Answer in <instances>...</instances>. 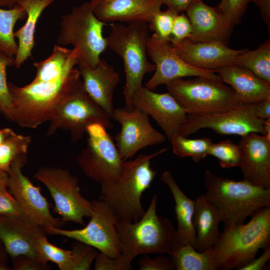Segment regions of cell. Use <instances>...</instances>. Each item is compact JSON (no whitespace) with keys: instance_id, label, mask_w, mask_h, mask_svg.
I'll list each match as a JSON object with an SVG mask.
<instances>
[{"instance_id":"obj_9","label":"cell","mask_w":270,"mask_h":270,"mask_svg":"<svg viewBox=\"0 0 270 270\" xmlns=\"http://www.w3.org/2000/svg\"><path fill=\"white\" fill-rule=\"evenodd\" d=\"M46 133L50 136L58 130L68 131L71 141L76 142L86 134L88 127L99 124L107 129L112 128L111 118L88 94L82 78L60 104L52 118Z\"/></svg>"},{"instance_id":"obj_35","label":"cell","mask_w":270,"mask_h":270,"mask_svg":"<svg viewBox=\"0 0 270 270\" xmlns=\"http://www.w3.org/2000/svg\"><path fill=\"white\" fill-rule=\"evenodd\" d=\"M208 155L216 158L220 166L223 168L239 167L240 152L238 144L226 140L218 143H212Z\"/></svg>"},{"instance_id":"obj_7","label":"cell","mask_w":270,"mask_h":270,"mask_svg":"<svg viewBox=\"0 0 270 270\" xmlns=\"http://www.w3.org/2000/svg\"><path fill=\"white\" fill-rule=\"evenodd\" d=\"M56 44H71L78 52V65L94 66L100 54L108 48L104 28L110 25L99 20L94 14L90 2L74 6L62 16Z\"/></svg>"},{"instance_id":"obj_46","label":"cell","mask_w":270,"mask_h":270,"mask_svg":"<svg viewBox=\"0 0 270 270\" xmlns=\"http://www.w3.org/2000/svg\"><path fill=\"white\" fill-rule=\"evenodd\" d=\"M196 0H162V4L168 6V8L176 14L186 11Z\"/></svg>"},{"instance_id":"obj_23","label":"cell","mask_w":270,"mask_h":270,"mask_svg":"<svg viewBox=\"0 0 270 270\" xmlns=\"http://www.w3.org/2000/svg\"><path fill=\"white\" fill-rule=\"evenodd\" d=\"M78 66L86 92L112 119L114 108L113 96L120 81V74L101 58L94 66L82 64Z\"/></svg>"},{"instance_id":"obj_31","label":"cell","mask_w":270,"mask_h":270,"mask_svg":"<svg viewBox=\"0 0 270 270\" xmlns=\"http://www.w3.org/2000/svg\"><path fill=\"white\" fill-rule=\"evenodd\" d=\"M26 14L18 5L9 9L0 7V53L9 57L15 56L18 50L14 28L19 20H24Z\"/></svg>"},{"instance_id":"obj_26","label":"cell","mask_w":270,"mask_h":270,"mask_svg":"<svg viewBox=\"0 0 270 270\" xmlns=\"http://www.w3.org/2000/svg\"><path fill=\"white\" fill-rule=\"evenodd\" d=\"M160 178L169 188L174 198L178 242L179 244H190L196 248V232L192 222L195 200L188 198L182 190L170 171H164Z\"/></svg>"},{"instance_id":"obj_3","label":"cell","mask_w":270,"mask_h":270,"mask_svg":"<svg viewBox=\"0 0 270 270\" xmlns=\"http://www.w3.org/2000/svg\"><path fill=\"white\" fill-rule=\"evenodd\" d=\"M251 216L246 224L224 228L213 246L216 270H240L256 258L260 249L270 247V207Z\"/></svg>"},{"instance_id":"obj_51","label":"cell","mask_w":270,"mask_h":270,"mask_svg":"<svg viewBox=\"0 0 270 270\" xmlns=\"http://www.w3.org/2000/svg\"><path fill=\"white\" fill-rule=\"evenodd\" d=\"M20 0H0V7L12 8L16 5Z\"/></svg>"},{"instance_id":"obj_4","label":"cell","mask_w":270,"mask_h":270,"mask_svg":"<svg viewBox=\"0 0 270 270\" xmlns=\"http://www.w3.org/2000/svg\"><path fill=\"white\" fill-rule=\"evenodd\" d=\"M205 197L222 213L224 228L244 223L257 210L270 207V188L243 180L222 177L207 170L204 172Z\"/></svg>"},{"instance_id":"obj_1","label":"cell","mask_w":270,"mask_h":270,"mask_svg":"<svg viewBox=\"0 0 270 270\" xmlns=\"http://www.w3.org/2000/svg\"><path fill=\"white\" fill-rule=\"evenodd\" d=\"M81 79L74 67L54 80L31 82L24 86L8 82L12 98L14 122L22 128H35L49 122L57 108Z\"/></svg>"},{"instance_id":"obj_50","label":"cell","mask_w":270,"mask_h":270,"mask_svg":"<svg viewBox=\"0 0 270 270\" xmlns=\"http://www.w3.org/2000/svg\"><path fill=\"white\" fill-rule=\"evenodd\" d=\"M14 132L12 129L8 128L0 129V144Z\"/></svg>"},{"instance_id":"obj_2","label":"cell","mask_w":270,"mask_h":270,"mask_svg":"<svg viewBox=\"0 0 270 270\" xmlns=\"http://www.w3.org/2000/svg\"><path fill=\"white\" fill-rule=\"evenodd\" d=\"M164 148L155 152L141 154L125 160L118 179L110 184H101L100 199L106 202L118 219L134 222L145 211L141 203L142 194L150 186L157 172L151 167V160L166 152Z\"/></svg>"},{"instance_id":"obj_28","label":"cell","mask_w":270,"mask_h":270,"mask_svg":"<svg viewBox=\"0 0 270 270\" xmlns=\"http://www.w3.org/2000/svg\"><path fill=\"white\" fill-rule=\"evenodd\" d=\"M78 52L55 44L51 54L46 59L36 62V75L32 81L40 82L56 79L68 73L77 66Z\"/></svg>"},{"instance_id":"obj_25","label":"cell","mask_w":270,"mask_h":270,"mask_svg":"<svg viewBox=\"0 0 270 270\" xmlns=\"http://www.w3.org/2000/svg\"><path fill=\"white\" fill-rule=\"evenodd\" d=\"M195 202L192 222L196 232V249L203 252L218 240L221 234L218 226L224 218L219 210L204 194L198 196Z\"/></svg>"},{"instance_id":"obj_6","label":"cell","mask_w":270,"mask_h":270,"mask_svg":"<svg viewBox=\"0 0 270 270\" xmlns=\"http://www.w3.org/2000/svg\"><path fill=\"white\" fill-rule=\"evenodd\" d=\"M110 26L108 48L123 60L126 75L123 94L126 106H132L133 94L143 86L144 76L155 70L154 64L147 58L148 23L136 22L126 26L114 22Z\"/></svg>"},{"instance_id":"obj_5","label":"cell","mask_w":270,"mask_h":270,"mask_svg":"<svg viewBox=\"0 0 270 270\" xmlns=\"http://www.w3.org/2000/svg\"><path fill=\"white\" fill-rule=\"evenodd\" d=\"M158 197L154 194L142 216L134 222L118 219L116 227L122 244V255L130 260L140 254L170 256L178 244L172 220L156 212Z\"/></svg>"},{"instance_id":"obj_48","label":"cell","mask_w":270,"mask_h":270,"mask_svg":"<svg viewBox=\"0 0 270 270\" xmlns=\"http://www.w3.org/2000/svg\"><path fill=\"white\" fill-rule=\"evenodd\" d=\"M254 112L260 118L266 120L270 118V98L256 103Z\"/></svg>"},{"instance_id":"obj_32","label":"cell","mask_w":270,"mask_h":270,"mask_svg":"<svg viewBox=\"0 0 270 270\" xmlns=\"http://www.w3.org/2000/svg\"><path fill=\"white\" fill-rule=\"evenodd\" d=\"M170 141L176 156L181 158L190 157L196 162H200L208 155L212 143L208 138L190 139L180 134L173 136Z\"/></svg>"},{"instance_id":"obj_34","label":"cell","mask_w":270,"mask_h":270,"mask_svg":"<svg viewBox=\"0 0 270 270\" xmlns=\"http://www.w3.org/2000/svg\"><path fill=\"white\" fill-rule=\"evenodd\" d=\"M38 259L47 264L50 261L57 264L60 270H72L73 254L72 250L61 248L49 242L46 234L42 235L37 242Z\"/></svg>"},{"instance_id":"obj_43","label":"cell","mask_w":270,"mask_h":270,"mask_svg":"<svg viewBox=\"0 0 270 270\" xmlns=\"http://www.w3.org/2000/svg\"><path fill=\"white\" fill-rule=\"evenodd\" d=\"M192 30L188 17L184 14H177L174 22L170 42L173 43L190 38Z\"/></svg>"},{"instance_id":"obj_36","label":"cell","mask_w":270,"mask_h":270,"mask_svg":"<svg viewBox=\"0 0 270 270\" xmlns=\"http://www.w3.org/2000/svg\"><path fill=\"white\" fill-rule=\"evenodd\" d=\"M14 57L0 53V114L14 122L12 98L7 81L6 70L14 66Z\"/></svg>"},{"instance_id":"obj_45","label":"cell","mask_w":270,"mask_h":270,"mask_svg":"<svg viewBox=\"0 0 270 270\" xmlns=\"http://www.w3.org/2000/svg\"><path fill=\"white\" fill-rule=\"evenodd\" d=\"M270 258V247L264 250L263 253L248 264L240 268V270H262Z\"/></svg>"},{"instance_id":"obj_40","label":"cell","mask_w":270,"mask_h":270,"mask_svg":"<svg viewBox=\"0 0 270 270\" xmlns=\"http://www.w3.org/2000/svg\"><path fill=\"white\" fill-rule=\"evenodd\" d=\"M248 3V0H222L216 7L234 26L240 22Z\"/></svg>"},{"instance_id":"obj_30","label":"cell","mask_w":270,"mask_h":270,"mask_svg":"<svg viewBox=\"0 0 270 270\" xmlns=\"http://www.w3.org/2000/svg\"><path fill=\"white\" fill-rule=\"evenodd\" d=\"M232 64L245 68L270 82V40H266L256 50H246L236 56Z\"/></svg>"},{"instance_id":"obj_19","label":"cell","mask_w":270,"mask_h":270,"mask_svg":"<svg viewBox=\"0 0 270 270\" xmlns=\"http://www.w3.org/2000/svg\"><path fill=\"white\" fill-rule=\"evenodd\" d=\"M171 44L176 54L190 66L215 72L220 68L232 64L236 56L247 50H234L222 42H194L190 38Z\"/></svg>"},{"instance_id":"obj_8","label":"cell","mask_w":270,"mask_h":270,"mask_svg":"<svg viewBox=\"0 0 270 270\" xmlns=\"http://www.w3.org/2000/svg\"><path fill=\"white\" fill-rule=\"evenodd\" d=\"M165 85L188 114H212L243 104L233 90L220 80L196 76L176 79Z\"/></svg>"},{"instance_id":"obj_10","label":"cell","mask_w":270,"mask_h":270,"mask_svg":"<svg viewBox=\"0 0 270 270\" xmlns=\"http://www.w3.org/2000/svg\"><path fill=\"white\" fill-rule=\"evenodd\" d=\"M86 144L77 156V163L85 176L101 184L116 182L124 160L112 138L102 125L94 124L86 130Z\"/></svg>"},{"instance_id":"obj_24","label":"cell","mask_w":270,"mask_h":270,"mask_svg":"<svg viewBox=\"0 0 270 270\" xmlns=\"http://www.w3.org/2000/svg\"><path fill=\"white\" fill-rule=\"evenodd\" d=\"M216 72L223 82L231 86L242 104H256L270 98V82L245 68L228 64Z\"/></svg>"},{"instance_id":"obj_17","label":"cell","mask_w":270,"mask_h":270,"mask_svg":"<svg viewBox=\"0 0 270 270\" xmlns=\"http://www.w3.org/2000/svg\"><path fill=\"white\" fill-rule=\"evenodd\" d=\"M132 105L150 116L168 140L180 134L188 114L168 92L159 94L142 86L132 98Z\"/></svg>"},{"instance_id":"obj_13","label":"cell","mask_w":270,"mask_h":270,"mask_svg":"<svg viewBox=\"0 0 270 270\" xmlns=\"http://www.w3.org/2000/svg\"><path fill=\"white\" fill-rule=\"evenodd\" d=\"M256 104H242L220 112L204 114H188L180 134L187 136L202 128H210L224 135L241 136L254 132L265 135L264 120L254 112Z\"/></svg>"},{"instance_id":"obj_29","label":"cell","mask_w":270,"mask_h":270,"mask_svg":"<svg viewBox=\"0 0 270 270\" xmlns=\"http://www.w3.org/2000/svg\"><path fill=\"white\" fill-rule=\"evenodd\" d=\"M170 256L177 270H216L213 246L198 252L190 244H178Z\"/></svg>"},{"instance_id":"obj_49","label":"cell","mask_w":270,"mask_h":270,"mask_svg":"<svg viewBox=\"0 0 270 270\" xmlns=\"http://www.w3.org/2000/svg\"><path fill=\"white\" fill-rule=\"evenodd\" d=\"M8 173L2 170H0V190L7 188L8 180Z\"/></svg>"},{"instance_id":"obj_38","label":"cell","mask_w":270,"mask_h":270,"mask_svg":"<svg viewBox=\"0 0 270 270\" xmlns=\"http://www.w3.org/2000/svg\"><path fill=\"white\" fill-rule=\"evenodd\" d=\"M73 254L72 270H89L98 252L93 247L76 241L72 245Z\"/></svg>"},{"instance_id":"obj_53","label":"cell","mask_w":270,"mask_h":270,"mask_svg":"<svg viewBox=\"0 0 270 270\" xmlns=\"http://www.w3.org/2000/svg\"><path fill=\"white\" fill-rule=\"evenodd\" d=\"M11 270L10 267H8L7 264L2 261V260H0V270Z\"/></svg>"},{"instance_id":"obj_41","label":"cell","mask_w":270,"mask_h":270,"mask_svg":"<svg viewBox=\"0 0 270 270\" xmlns=\"http://www.w3.org/2000/svg\"><path fill=\"white\" fill-rule=\"evenodd\" d=\"M95 270H130L132 269V260L122 256L112 258L98 252L96 257Z\"/></svg>"},{"instance_id":"obj_44","label":"cell","mask_w":270,"mask_h":270,"mask_svg":"<svg viewBox=\"0 0 270 270\" xmlns=\"http://www.w3.org/2000/svg\"><path fill=\"white\" fill-rule=\"evenodd\" d=\"M12 259L14 269L16 270H46L50 268L47 264L40 262L38 258L22 255Z\"/></svg>"},{"instance_id":"obj_18","label":"cell","mask_w":270,"mask_h":270,"mask_svg":"<svg viewBox=\"0 0 270 270\" xmlns=\"http://www.w3.org/2000/svg\"><path fill=\"white\" fill-rule=\"evenodd\" d=\"M251 132L242 136L239 167L244 180L270 188V137Z\"/></svg>"},{"instance_id":"obj_27","label":"cell","mask_w":270,"mask_h":270,"mask_svg":"<svg viewBox=\"0 0 270 270\" xmlns=\"http://www.w3.org/2000/svg\"><path fill=\"white\" fill-rule=\"evenodd\" d=\"M55 0H20L16 4L26 14V22L14 32L18 40V50L14 56V66L20 68L32 56L35 45V32L37 22L44 10Z\"/></svg>"},{"instance_id":"obj_15","label":"cell","mask_w":270,"mask_h":270,"mask_svg":"<svg viewBox=\"0 0 270 270\" xmlns=\"http://www.w3.org/2000/svg\"><path fill=\"white\" fill-rule=\"evenodd\" d=\"M26 156L17 158L12 162L8 172L7 188L28 216L44 230L60 228L64 222L52 216L46 199L23 174L22 168L26 162Z\"/></svg>"},{"instance_id":"obj_22","label":"cell","mask_w":270,"mask_h":270,"mask_svg":"<svg viewBox=\"0 0 270 270\" xmlns=\"http://www.w3.org/2000/svg\"><path fill=\"white\" fill-rule=\"evenodd\" d=\"M95 16L105 22L149 23L160 10L162 0H91Z\"/></svg>"},{"instance_id":"obj_12","label":"cell","mask_w":270,"mask_h":270,"mask_svg":"<svg viewBox=\"0 0 270 270\" xmlns=\"http://www.w3.org/2000/svg\"><path fill=\"white\" fill-rule=\"evenodd\" d=\"M92 204L90 220L85 227L72 230L52 227L45 229L46 233L72 238L110 257L120 256L122 244L116 227L118 217L104 201L94 200Z\"/></svg>"},{"instance_id":"obj_47","label":"cell","mask_w":270,"mask_h":270,"mask_svg":"<svg viewBox=\"0 0 270 270\" xmlns=\"http://www.w3.org/2000/svg\"><path fill=\"white\" fill-rule=\"evenodd\" d=\"M256 5L260 10L264 22L266 24L270 32V0H248Z\"/></svg>"},{"instance_id":"obj_11","label":"cell","mask_w":270,"mask_h":270,"mask_svg":"<svg viewBox=\"0 0 270 270\" xmlns=\"http://www.w3.org/2000/svg\"><path fill=\"white\" fill-rule=\"evenodd\" d=\"M34 177L47 188L54 202V211L64 222L84 225V218L90 217L92 202L81 194L78 178L68 170L58 167H41Z\"/></svg>"},{"instance_id":"obj_14","label":"cell","mask_w":270,"mask_h":270,"mask_svg":"<svg viewBox=\"0 0 270 270\" xmlns=\"http://www.w3.org/2000/svg\"><path fill=\"white\" fill-rule=\"evenodd\" d=\"M112 119L121 126L114 140L124 161L132 158L140 150L166 140V136L151 124L148 116L133 106L114 108Z\"/></svg>"},{"instance_id":"obj_52","label":"cell","mask_w":270,"mask_h":270,"mask_svg":"<svg viewBox=\"0 0 270 270\" xmlns=\"http://www.w3.org/2000/svg\"><path fill=\"white\" fill-rule=\"evenodd\" d=\"M265 136L270 137V118L264 120Z\"/></svg>"},{"instance_id":"obj_42","label":"cell","mask_w":270,"mask_h":270,"mask_svg":"<svg viewBox=\"0 0 270 270\" xmlns=\"http://www.w3.org/2000/svg\"><path fill=\"white\" fill-rule=\"evenodd\" d=\"M140 270H173L175 269L170 257L164 254L151 258L146 254L140 258L138 263Z\"/></svg>"},{"instance_id":"obj_37","label":"cell","mask_w":270,"mask_h":270,"mask_svg":"<svg viewBox=\"0 0 270 270\" xmlns=\"http://www.w3.org/2000/svg\"><path fill=\"white\" fill-rule=\"evenodd\" d=\"M178 14L170 8L157 12L148 23L149 29L154 32L152 38L160 41L170 42L174 22Z\"/></svg>"},{"instance_id":"obj_21","label":"cell","mask_w":270,"mask_h":270,"mask_svg":"<svg viewBox=\"0 0 270 270\" xmlns=\"http://www.w3.org/2000/svg\"><path fill=\"white\" fill-rule=\"evenodd\" d=\"M44 234V230L32 220L0 214V240L12 258H38L37 242Z\"/></svg>"},{"instance_id":"obj_20","label":"cell","mask_w":270,"mask_h":270,"mask_svg":"<svg viewBox=\"0 0 270 270\" xmlns=\"http://www.w3.org/2000/svg\"><path fill=\"white\" fill-rule=\"evenodd\" d=\"M186 12L192 28L190 40L226 44L234 25L216 6L196 0Z\"/></svg>"},{"instance_id":"obj_16","label":"cell","mask_w":270,"mask_h":270,"mask_svg":"<svg viewBox=\"0 0 270 270\" xmlns=\"http://www.w3.org/2000/svg\"><path fill=\"white\" fill-rule=\"evenodd\" d=\"M146 52L155 66L154 74L144 84L151 90L185 77L201 76L222 80L214 71L198 68L186 62L176 54L170 42L149 37Z\"/></svg>"},{"instance_id":"obj_39","label":"cell","mask_w":270,"mask_h":270,"mask_svg":"<svg viewBox=\"0 0 270 270\" xmlns=\"http://www.w3.org/2000/svg\"><path fill=\"white\" fill-rule=\"evenodd\" d=\"M0 214L26 218L34 222L8 190L7 188L0 190Z\"/></svg>"},{"instance_id":"obj_33","label":"cell","mask_w":270,"mask_h":270,"mask_svg":"<svg viewBox=\"0 0 270 270\" xmlns=\"http://www.w3.org/2000/svg\"><path fill=\"white\" fill-rule=\"evenodd\" d=\"M31 140L30 136H24L14 132L1 143L0 170L8 173L14 160L26 156Z\"/></svg>"}]
</instances>
